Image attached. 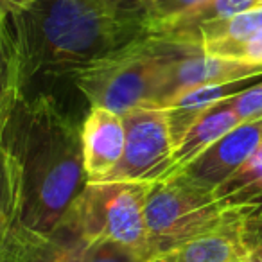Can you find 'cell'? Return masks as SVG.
I'll return each mask as SVG.
<instances>
[{"instance_id":"obj_20","label":"cell","mask_w":262,"mask_h":262,"mask_svg":"<svg viewBox=\"0 0 262 262\" xmlns=\"http://www.w3.org/2000/svg\"><path fill=\"white\" fill-rule=\"evenodd\" d=\"M16 81H24V77L4 22L0 24V102H2V97L8 92V88Z\"/></svg>"},{"instance_id":"obj_26","label":"cell","mask_w":262,"mask_h":262,"mask_svg":"<svg viewBox=\"0 0 262 262\" xmlns=\"http://www.w3.org/2000/svg\"><path fill=\"white\" fill-rule=\"evenodd\" d=\"M257 153H258V155H260V157H262V140H260V147H258V151H257Z\"/></svg>"},{"instance_id":"obj_23","label":"cell","mask_w":262,"mask_h":262,"mask_svg":"<svg viewBox=\"0 0 262 262\" xmlns=\"http://www.w3.org/2000/svg\"><path fill=\"white\" fill-rule=\"evenodd\" d=\"M104 2L115 8L117 11L131 13V15H142L146 6V0H104Z\"/></svg>"},{"instance_id":"obj_21","label":"cell","mask_w":262,"mask_h":262,"mask_svg":"<svg viewBox=\"0 0 262 262\" xmlns=\"http://www.w3.org/2000/svg\"><path fill=\"white\" fill-rule=\"evenodd\" d=\"M230 104L239 117L241 124L262 120V81L232 97Z\"/></svg>"},{"instance_id":"obj_15","label":"cell","mask_w":262,"mask_h":262,"mask_svg":"<svg viewBox=\"0 0 262 262\" xmlns=\"http://www.w3.org/2000/svg\"><path fill=\"white\" fill-rule=\"evenodd\" d=\"M214 198L223 208L258 207L262 203V157L255 153L226 182L214 190Z\"/></svg>"},{"instance_id":"obj_9","label":"cell","mask_w":262,"mask_h":262,"mask_svg":"<svg viewBox=\"0 0 262 262\" xmlns=\"http://www.w3.org/2000/svg\"><path fill=\"white\" fill-rule=\"evenodd\" d=\"M124 144L122 117L106 108H92L81 122V149L88 183L108 178L122 158Z\"/></svg>"},{"instance_id":"obj_12","label":"cell","mask_w":262,"mask_h":262,"mask_svg":"<svg viewBox=\"0 0 262 262\" xmlns=\"http://www.w3.org/2000/svg\"><path fill=\"white\" fill-rule=\"evenodd\" d=\"M24 81H16L8 88L0 102V246L6 233L9 232L20 215V200H22V172L13 151L6 142V127L11 113L22 95Z\"/></svg>"},{"instance_id":"obj_24","label":"cell","mask_w":262,"mask_h":262,"mask_svg":"<svg viewBox=\"0 0 262 262\" xmlns=\"http://www.w3.org/2000/svg\"><path fill=\"white\" fill-rule=\"evenodd\" d=\"M34 0H0V24H4L11 15L33 4Z\"/></svg>"},{"instance_id":"obj_27","label":"cell","mask_w":262,"mask_h":262,"mask_svg":"<svg viewBox=\"0 0 262 262\" xmlns=\"http://www.w3.org/2000/svg\"><path fill=\"white\" fill-rule=\"evenodd\" d=\"M257 6L258 8H262V0H257Z\"/></svg>"},{"instance_id":"obj_7","label":"cell","mask_w":262,"mask_h":262,"mask_svg":"<svg viewBox=\"0 0 262 262\" xmlns=\"http://www.w3.org/2000/svg\"><path fill=\"white\" fill-rule=\"evenodd\" d=\"M262 140V120L239 124L230 133L214 142L196 157L182 174L190 182L214 192L223 182L230 178L243 164H246L258 151Z\"/></svg>"},{"instance_id":"obj_18","label":"cell","mask_w":262,"mask_h":262,"mask_svg":"<svg viewBox=\"0 0 262 262\" xmlns=\"http://www.w3.org/2000/svg\"><path fill=\"white\" fill-rule=\"evenodd\" d=\"M203 51L210 56L219 58L239 59L246 63H258L262 65V31L246 40L239 41H212L205 43Z\"/></svg>"},{"instance_id":"obj_5","label":"cell","mask_w":262,"mask_h":262,"mask_svg":"<svg viewBox=\"0 0 262 262\" xmlns=\"http://www.w3.org/2000/svg\"><path fill=\"white\" fill-rule=\"evenodd\" d=\"M233 210L235 208H223L212 190L190 182L182 172L151 183L144 210L151 260L194 237L219 228Z\"/></svg>"},{"instance_id":"obj_4","label":"cell","mask_w":262,"mask_h":262,"mask_svg":"<svg viewBox=\"0 0 262 262\" xmlns=\"http://www.w3.org/2000/svg\"><path fill=\"white\" fill-rule=\"evenodd\" d=\"M149 185L137 182L86 183L54 232L81 239L86 244L115 241L149 255L144 212Z\"/></svg>"},{"instance_id":"obj_16","label":"cell","mask_w":262,"mask_h":262,"mask_svg":"<svg viewBox=\"0 0 262 262\" xmlns=\"http://www.w3.org/2000/svg\"><path fill=\"white\" fill-rule=\"evenodd\" d=\"M262 31V8L239 13L230 18L215 20L201 26L196 33V41L203 47L212 41H239Z\"/></svg>"},{"instance_id":"obj_6","label":"cell","mask_w":262,"mask_h":262,"mask_svg":"<svg viewBox=\"0 0 262 262\" xmlns=\"http://www.w3.org/2000/svg\"><path fill=\"white\" fill-rule=\"evenodd\" d=\"M126 144L119 165L104 182L155 183L171 176L174 144L165 110L139 106L122 115Z\"/></svg>"},{"instance_id":"obj_8","label":"cell","mask_w":262,"mask_h":262,"mask_svg":"<svg viewBox=\"0 0 262 262\" xmlns=\"http://www.w3.org/2000/svg\"><path fill=\"white\" fill-rule=\"evenodd\" d=\"M258 74H262V65L258 63L210 56L201 49L174 59L167 67L155 108H165L174 97L192 88L212 83H226Z\"/></svg>"},{"instance_id":"obj_25","label":"cell","mask_w":262,"mask_h":262,"mask_svg":"<svg viewBox=\"0 0 262 262\" xmlns=\"http://www.w3.org/2000/svg\"><path fill=\"white\" fill-rule=\"evenodd\" d=\"M246 262H262V244H258V246L248 250Z\"/></svg>"},{"instance_id":"obj_3","label":"cell","mask_w":262,"mask_h":262,"mask_svg":"<svg viewBox=\"0 0 262 262\" xmlns=\"http://www.w3.org/2000/svg\"><path fill=\"white\" fill-rule=\"evenodd\" d=\"M201 49L200 43L164 33H146L88 65L72 79L92 108H106L122 117L139 106H155L167 67Z\"/></svg>"},{"instance_id":"obj_1","label":"cell","mask_w":262,"mask_h":262,"mask_svg":"<svg viewBox=\"0 0 262 262\" xmlns=\"http://www.w3.org/2000/svg\"><path fill=\"white\" fill-rule=\"evenodd\" d=\"M24 81L76 76L88 65L149 33L142 15L104 0H34L6 20Z\"/></svg>"},{"instance_id":"obj_17","label":"cell","mask_w":262,"mask_h":262,"mask_svg":"<svg viewBox=\"0 0 262 262\" xmlns=\"http://www.w3.org/2000/svg\"><path fill=\"white\" fill-rule=\"evenodd\" d=\"M205 2L208 0H146L142 15L149 33H155L174 18H178L180 15L205 4Z\"/></svg>"},{"instance_id":"obj_11","label":"cell","mask_w":262,"mask_h":262,"mask_svg":"<svg viewBox=\"0 0 262 262\" xmlns=\"http://www.w3.org/2000/svg\"><path fill=\"white\" fill-rule=\"evenodd\" d=\"M248 208H235L225 225L157 255L151 262H246L248 248L243 243L241 228Z\"/></svg>"},{"instance_id":"obj_19","label":"cell","mask_w":262,"mask_h":262,"mask_svg":"<svg viewBox=\"0 0 262 262\" xmlns=\"http://www.w3.org/2000/svg\"><path fill=\"white\" fill-rule=\"evenodd\" d=\"M83 262H151V257L142 250L126 246L115 241H95L84 250Z\"/></svg>"},{"instance_id":"obj_14","label":"cell","mask_w":262,"mask_h":262,"mask_svg":"<svg viewBox=\"0 0 262 262\" xmlns=\"http://www.w3.org/2000/svg\"><path fill=\"white\" fill-rule=\"evenodd\" d=\"M253 8H258L257 0H208L205 4L180 15L178 18H174L155 33H164L171 38H176V40L198 43L196 33L201 26L208 22H215V20L230 18V16L250 11Z\"/></svg>"},{"instance_id":"obj_10","label":"cell","mask_w":262,"mask_h":262,"mask_svg":"<svg viewBox=\"0 0 262 262\" xmlns=\"http://www.w3.org/2000/svg\"><path fill=\"white\" fill-rule=\"evenodd\" d=\"M86 246L84 241L61 232H34L18 219L2 241L0 262H83Z\"/></svg>"},{"instance_id":"obj_22","label":"cell","mask_w":262,"mask_h":262,"mask_svg":"<svg viewBox=\"0 0 262 262\" xmlns=\"http://www.w3.org/2000/svg\"><path fill=\"white\" fill-rule=\"evenodd\" d=\"M243 243L248 250L262 244V203L255 208H248L243 219V228H241Z\"/></svg>"},{"instance_id":"obj_13","label":"cell","mask_w":262,"mask_h":262,"mask_svg":"<svg viewBox=\"0 0 262 262\" xmlns=\"http://www.w3.org/2000/svg\"><path fill=\"white\" fill-rule=\"evenodd\" d=\"M241 124L237 113L233 112L230 99L221 101L208 108L205 113H201L196 119V122L189 127L180 144L174 147V164H172V174L180 172L183 167L190 164L196 157H200L207 147H210L214 142H217L221 137L237 127Z\"/></svg>"},{"instance_id":"obj_2","label":"cell","mask_w":262,"mask_h":262,"mask_svg":"<svg viewBox=\"0 0 262 262\" xmlns=\"http://www.w3.org/2000/svg\"><path fill=\"white\" fill-rule=\"evenodd\" d=\"M6 142L22 172L20 223L51 235L88 183L81 126L52 97L27 101L22 94L6 127Z\"/></svg>"}]
</instances>
